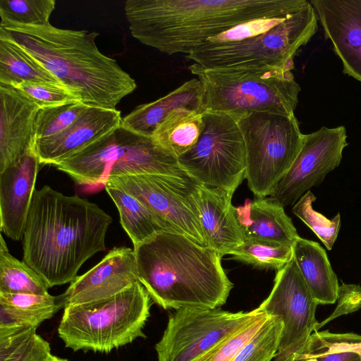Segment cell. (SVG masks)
Segmentation results:
<instances>
[{
	"mask_svg": "<svg viewBox=\"0 0 361 361\" xmlns=\"http://www.w3.org/2000/svg\"><path fill=\"white\" fill-rule=\"evenodd\" d=\"M293 258L318 305L334 304L339 284L325 250L317 242L299 237L293 245Z\"/></svg>",
	"mask_w": 361,
	"mask_h": 361,
	"instance_id": "cell-23",
	"label": "cell"
},
{
	"mask_svg": "<svg viewBox=\"0 0 361 361\" xmlns=\"http://www.w3.org/2000/svg\"><path fill=\"white\" fill-rule=\"evenodd\" d=\"M121 121V111L116 109L88 106L64 131L36 141L40 164L57 165L109 133Z\"/></svg>",
	"mask_w": 361,
	"mask_h": 361,
	"instance_id": "cell-19",
	"label": "cell"
},
{
	"mask_svg": "<svg viewBox=\"0 0 361 361\" xmlns=\"http://www.w3.org/2000/svg\"><path fill=\"white\" fill-rule=\"evenodd\" d=\"M343 72L361 82V0H312Z\"/></svg>",
	"mask_w": 361,
	"mask_h": 361,
	"instance_id": "cell-16",
	"label": "cell"
},
{
	"mask_svg": "<svg viewBox=\"0 0 361 361\" xmlns=\"http://www.w3.org/2000/svg\"><path fill=\"white\" fill-rule=\"evenodd\" d=\"M361 350V335L314 331L305 361H351Z\"/></svg>",
	"mask_w": 361,
	"mask_h": 361,
	"instance_id": "cell-30",
	"label": "cell"
},
{
	"mask_svg": "<svg viewBox=\"0 0 361 361\" xmlns=\"http://www.w3.org/2000/svg\"><path fill=\"white\" fill-rule=\"evenodd\" d=\"M49 343L35 329L0 334V361H49Z\"/></svg>",
	"mask_w": 361,
	"mask_h": 361,
	"instance_id": "cell-31",
	"label": "cell"
},
{
	"mask_svg": "<svg viewBox=\"0 0 361 361\" xmlns=\"http://www.w3.org/2000/svg\"><path fill=\"white\" fill-rule=\"evenodd\" d=\"M49 361H68L67 359L61 358L55 355H52Z\"/></svg>",
	"mask_w": 361,
	"mask_h": 361,
	"instance_id": "cell-40",
	"label": "cell"
},
{
	"mask_svg": "<svg viewBox=\"0 0 361 361\" xmlns=\"http://www.w3.org/2000/svg\"><path fill=\"white\" fill-rule=\"evenodd\" d=\"M39 109L19 90L0 85V171L35 149Z\"/></svg>",
	"mask_w": 361,
	"mask_h": 361,
	"instance_id": "cell-18",
	"label": "cell"
},
{
	"mask_svg": "<svg viewBox=\"0 0 361 361\" xmlns=\"http://www.w3.org/2000/svg\"><path fill=\"white\" fill-rule=\"evenodd\" d=\"M306 0H128L124 11L133 37L168 55L190 54L240 23L286 16Z\"/></svg>",
	"mask_w": 361,
	"mask_h": 361,
	"instance_id": "cell-2",
	"label": "cell"
},
{
	"mask_svg": "<svg viewBox=\"0 0 361 361\" xmlns=\"http://www.w3.org/2000/svg\"><path fill=\"white\" fill-rule=\"evenodd\" d=\"M335 311L321 323H317L316 331L323 326L340 317L357 311L361 307V286L342 283L339 286Z\"/></svg>",
	"mask_w": 361,
	"mask_h": 361,
	"instance_id": "cell-39",
	"label": "cell"
},
{
	"mask_svg": "<svg viewBox=\"0 0 361 361\" xmlns=\"http://www.w3.org/2000/svg\"><path fill=\"white\" fill-rule=\"evenodd\" d=\"M78 185L97 188L111 177L161 174L190 177L178 159L152 137L121 125L54 166Z\"/></svg>",
	"mask_w": 361,
	"mask_h": 361,
	"instance_id": "cell-6",
	"label": "cell"
},
{
	"mask_svg": "<svg viewBox=\"0 0 361 361\" xmlns=\"http://www.w3.org/2000/svg\"><path fill=\"white\" fill-rule=\"evenodd\" d=\"M351 361H361L360 358L359 357V356L355 357L353 360Z\"/></svg>",
	"mask_w": 361,
	"mask_h": 361,
	"instance_id": "cell-41",
	"label": "cell"
},
{
	"mask_svg": "<svg viewBox=\"0 0 361 361\" xmlns=\"http://www.w3.org/2000/svg\"><path fill=\"white\" fill-rule=\"evenodd\" d=\"M235 117L245 145L248 186L256 197L270 196L302 147L298 120L267 111Z\"/></svg>",
	"mask_w": 361,
	"mask_h": 361,
	"instance_id": "cell-9",
	"label": "cell"
},
{
	"mask_svg": "<svg viewBox=\"0 0 361 361\" xmlns=\"http://www.w3.org/2000/svg\"><path fill=\"white\" fill-rule=\"evenodd\" d=\"M198 141L178 158L181 167L199 185L233 195L245 178L246 150L235 116L204 111Z\"/></svg>",
	"mask_w": 361,
	"mask_h": 361,
	"instance_id": "cell-10",
	"label": "cell"
},
{
	"mask_svg": "<svg viewBox=\"0 0 361 361\" xmlns=\"http://www.w3.org/2000/svg\"><path fill=\"white\" fill-rule=\"evenodd\" d=\"M112 221L87 199L49 185L35 189L23 235V261L49 288L71 283L88 259L106 250Z\"/></svg>",
	"mask_w": 361,
	"mask_h": 361,
	"instance_id": "cell-1",
	"label": "cell"
},
{
	"mask_svg": "<svg viewBox=\"0 0 361 361\" xmlns=\"http://www.w3.org/2000/svg\"><path fill=\"white\" fill-rule=\"evenodd\" d=\"M151 300L137 281L113 297L68 306L58 327L59 336L73 351L109 353L146 337L143 329Z\"/></svg>",
	"mask_w": 361,
	"mask_h": 361,
	"instance_id": "cell-7",
	"label": "cell"
},
{
	"mask_svg": "<svg viewBox=\"0 0 361 361\" xmlns=\"http://www.w3.org/2000/svg\"><path fill=\"white\" fill-rule=\"evenodd\" d=\"M88 106L80 102L55 107L40 109L35 121V138L49 137L71 126Z\"/></svg>",
	"mask_w": 361,
	"mask_h": 361,
	"instance_id": "cell-35",
	"label": "cell"
},
{
	"mask_svg": "<svg viewBox=\"0 0 361 361\" xmlns=\"http://www.w3.org/2000/svg\"><path fill=\"white\" fill-rule=\"evenodd\" d=\"M189 71L202 86L204 111L240 116L267 111L293 115L300 86L291 70L274 66L204 68Z\"/></svg>",
	"mask_w": 361,
	"mask_h": 361,
	"instance_id": "cell-5",
	"label": "cell"
},
{
	"mask_svg": "<svg viewBox=\"0 0 361 361\" xmlns=\"http://www.w3.org/2000/svg\"><path fill=\"white\" fill-rule=\"evenodd\" d=\"M108 180L133 194L159 216L170 231L208 246L200 223L199 184L192 177L142 174Z\"/></svg>",
	"mask_w": 361,
	"mask_h": 361,
	"instance_id": "cell-13",
	"label": "cell"
},
{
	"mask_svg": "<svg viewBox=\"0 0 361 361\" xmlns=\"http://www.w3.org/2000/svg\"><path fill=\"white\" fill-rule=\"evenodd\" d=\"M133 251L139 282L165 310L219 308L233 287L218 252L182 234L161 231Z\"/></svg>",
	"mask_w": 361,
	"mask_h": 361,
	"instance_id": "cell-4",
	"label": "cell"
},
{
	"mask_svg": "<svg viewBox=\"0 0 361 361\" xmlns=\"http://www.w3.org/2000/svg\"><path fill=\"white\" fill-rule=\"evenodd\" d=\"M231 312L219 308L184 307L169 317L156 343L158 361H195L231 336L259 312Z\"/></svg>",
	"mask_w": 361,
	"mask_h": 361,
	"instance_id": "cell-11",
	"label": "cell"
},
{
	"mask_svg": "<svg viewBox=\"0 0 361 361\" xmlns=\"http://www.w3.org/2000/svg\"><path fill=\"white\" fill-rule=\"evenodd\" d=\"M310 2L252 37L230 43L207 44L185 55L204 68L274 66L294 68L293 58L317 30Z\"/></svg>",
	"mask_w": 361,
	"mask_h": 361,
	"instance_id": "cell-8",
	"label": "cell"
},
{
	"mask_svg": "<svg viewBox=\"0 0 361 361\" xmlns=\"http://www.w3.org/2000/svg\"><path fill=\"white\" fill-rule=\"evenodd\" d=\"M236 216L245 237L290 245L300 237L284 207L269 196L246 200L236 207Z\"/></svg>",
	"mask_w": 361,
	"mask_h": 361,
	"instance_id": "cell-21",
	"label": "cell"
},
{
	"mask_svg": "<svg viewBox=\"0 0 361 361\" xmlns=\"http://www.w3.org/2000/svg\"><path fill=\"white\" fill-rule=\"evenodd\" d=\"M230 255L235 260L260 269L279 270L293 258V245L254 237H245Z\"/></svg>",
	"mask_w": 361,
	"mask_h": 361,
	"instance_id": "cell-29",
	"label": "cell"
},
{
	"mask_svg": "<svg viewBox=\"0 0 361 361\" xmlns=\"http://www.w3.org/2000/svg\"><path fill=\"white\" fill-rule=\"evenodd\" d=\"M49 288L40 276L25 262L11 255L1 235L0 293L45 295Z\"/></svg>",
	"mask_w": 361,
	"mask_h": 361,
	"instance_id": "cell-28",
	"label": "cell"
},
{
	"mask_svg": "<svg viewBox=\"0 0 361 361\" xmlns=\"http://www.w3.org/2000/svg\"><path fill=\"white\" fill-rule=\"evenodd\" d=\"M286 16L262 18L240 23L214 37L209 38L204 44L236 42L252 37L269 30Z\"/></svg>",
	"mask_w": 361,
	"mask_h": 361,
	"instance_id": "cell-38",
	"label": "cell"
},
{
	"mask_svg": "<svg viewBox=\"0 0 361 361\" xmlns=\"http://www.w3.org/2000/svg\"><path fill=\"white\" fill-rule=\"evenodd\" d=\"M283 327L280 317L268 314L231 361H271L277 353Z\"/></svg>",
	"mask_w": 361,
	"mask_h": 361,
	"instance_id": "cell-32",
	"label": "cell"
},
{
	"mask_svg": "<svg viewBox=\"0 0 361 361\" xmlns=\"http://www.w3.org/2000/svg\"><path fill=\"white\" fill-rule=\"evenodd\" d=\"M27 82L61 85L55 77L20 46L6 37H0V85L16 87Z\"/></svg>",
	"mask_w": 361,
	"mask_h": 361,
	"instance_id": "cell-27",
	"label": "cell"
},
{
	"mask_svg": "<svg viewBox=\"0 0 361 361\" xmlns=\"http://www.w3.org/2000/svg\"><path fill=\"white\" fill-rule=\"evenodd\" d=\"M99 33L42 26L0 27L6 37L27 52L82 104L116 109L137 87L135 80L102 54L95 39Z\"/></svg>",
	"mask_w": 361,
	"mask_h": 361,
	"instance_id": "cell-3",
	"label": "cell"
},
{
	"mask_svg": "<svg viewBox=\"0 0 361 361\" xmlns=\"http://www.w3.org/2000/svg\"><path fill=\"white\" fill-rule=\"evenodd\" d=\"M186 108L204 111L202 86L197 78L185 82L165 96L137 106L122 118L121 126L135 133L152 137L156 128L173 110Z\"/></svg>",
	"mask_w": 361,
	"mask_h": 361,
	"instance_id": "cell-22",
	"label": "cell"
},
{
	"mask_svg": "<svg viewBox=\"0 0 361 361\" xmlns=\"http://www.w3.org/2000/svg\"><path fill=\"white\" fill-rule=\"evenodd\" d=\"M13 87L25 94L40 109L80 102L70 90L60 84L27 82Z\"/></svg>",
	"mask_w": 361,
	"mask_h": 361,
	"instance_id": "cell-37",
	"label": "cell"
},
{
	"mask_svg": "<svg viewBox=\"0 0 361 361\" xmlns=\"http://www.w3.org/2000/svg\"><path fill=\"white\" fill-rule=\"evenodd\" d=\"M315 200L313 192L308 190L295 202L292 212L314 233L326 249L331 250L340 231L341 214L337 213L333 219H327L313 209L312 203Z\"/></svg>",
	"mask_w": 361,
	"mask_h": 361,
	"instance_id": "cell-34",
	"label": "cell"
},
{
	"mask_svg": "<svg viewBox=\"0 0 361 361\" xmlns=\"http://www.w3.org/2000/svg\"><path fill=\"white\" fill-rule=\"evenodd\" d=\"M259 311L257 315L240 330L218 343L195 361H231L243 345L260 328L268 316L263 311Z\"/></svg>",
	"mask_w": 361,
	"mask_h": 361,
	"instance_id": "cell-36",
	"label": "cell"
},
{
	"mask_svg": "<svg viewBox=\"0 0 361 361\" xmlns=\"http://www.w3.org/2000/svg\"><path fill=\"white\" fill-rule=\"evenodd\" d=\"M233 195L226 191L199 185L200 223L208 246L222 258L241 245L245 238L231 203Z\"/></svg>",
	"mask_w": 361,
	"mask_h": 361,
	"instance_id": "cell-20",
	"label": "cell"
},
{
	"mask_svg": "<svg viewBox=\"0 0 361 361\" xmlns=\"http://www.w3.org/2000/svg\"><path fill=\"white\" fill-rule=\"evenodd\" d=\"M203 112L186 108L176 109L156 128L152 137L178 159L198 141L204 126Z\"/></svg>",
	"mask_w": 361,
	"mask_h": 361,
	"instance_id": "cell-26",
	"label": "cell"
},
{
	"mask_svg": "<svg viewBox=\"0 0 361 361\" xmlns=\"http://www.w3.org/2000/svg\"><path fill=\"white\" fill-rule=\"evenodd\" d=\"M138 281L133 250L114 247L94 267L78 276L59 295L61 308L113 297Z\"/></svg>",
	"mask_w": 361,
	"mask_h": 361,
	"instance_id": "cell-15",
	"label": "cell"
},
{
	"mask_svg": "<svg viewBox=\"0 0 361 361\" xmlns=\"http://www.w3.org/2000/svg\"><path fill=\"white\" fill-rule=\"evenodd\" d=\"M55 6L54 0H1L0 27L47 25Z\"/></svg>",
	"mask_w": 361,
	"mask_h": 361,
	"instance_id": "cell-33",
	"label": "cell"
},
{
	"mask_svg": "<svg viewBox=\"0 0 361 361\" xmlns=\"http://www.w3.org/2000/svg\"><path fill=\"white\" fill-rule=\"evenodd\" d=\"M345 128L325 126L304 135L302 147L293 165L269 196L283 207L294 205L307 191L319 186L341 161L348 145Z\"/></svg>",
	"mask_w": 361,
	"mask_h": 361,
	"instance_id": "cell-14",
	"label": "cell"
},
{
	"mask_svg": "<svg viewBox=\"0 0 361 361\" xmlns=\"http://www.w3.org/2000/svg\"><path fill=\"white\" fill-rule=\"evenodd\" d=\"M39 164L35 148L0 171V229L13 240L23 238Z\"/></svg>",
	"mask_w": 361,
	"mask_h": 361,
	"instance_id": "cell-17",
	"label": "cell"
},
{
	"mask_svg": "<svg viewBox=\"0 0 361 361\" xmlns=\"http://www.w3.org/2000/svg\"><path fill=\"white\" fill-rule=\"evenodd\" d=\"M61 309L59 296L0 293V333L36 330Z\"/></svg>",
	"mask_w": 361,
	"mask_h": 361,
	"instance_id": "cell-24",
	"label": "cell"
},
{
	"mask_svg": "<svg viewBox=\"0 0 361 361\" xmlns=\"http://www.w3.org/2000/svg\"><path fill=\"white\" fill-rule=\"evenodd\" d=\"M104 188L118 209L121 224L133 247L161 231H170L159 216L125 188L109 180Z\"/></svg>",
	"mask_w": 361,
	"mask_h": 361,
	"instance_id": "cell-25",
	"label": "cell"
},
{
	"mask_svg": "<svg viewBox=\"0 0 361 361\" xmlns=\"http://www.w3.org/2000/svg\"><path fill=\"white\" fill-rule=\"evenodd\" d=\"M317 305L294 258L276 271L269 295L258 307L267 314L280 317L283 323L273 361H305L318 323Z\"/></svg>",
	"mask_w": 361,
	"mask_h": 361,
	"instance_id": "cell-12",
	"label": "cell"
}]
</instances>
